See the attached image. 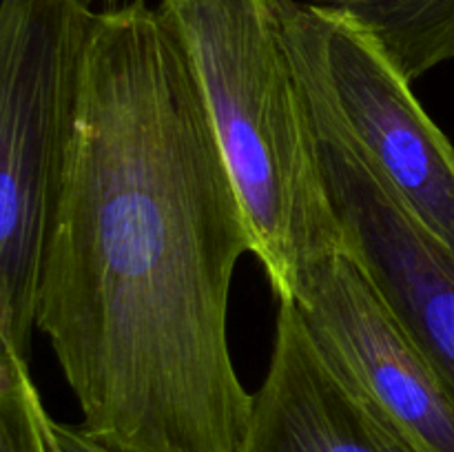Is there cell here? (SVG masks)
<instances>
[{
  "mask_svg": "<svg viewBox=\"0 0 454 452\" xmlns=\"http://www.w3.org/2000/svg\"><path fill=\"white\" fill-rule=\"evenodd\" d=\"M253 253L189 58L146 0L93 13L35 328L114 452H244L229 300Z\"/></svg>",
  "mask_w": 454,
  "mask_h": 452,
  "instance_id": "6da1fadb",
  "label": "cell"
},
{
  "mask_svg": "<svg viewBox=\"0 0 454 452\" xmlns=\"http://www.w3.org/2000/svg\"><path fill=\"white\" fill-rule=\"evenodd\" d=\"M158 9L200 84L253 255L278 301H295L304 270L344 248V235L278 0H160Z\"/></svg>",
  "mask_w": 454,
  "mask_h": 452,
  "instance_id": "7a4b0ae2",
  "label": "cell"
},
{
  "mask_svg": "<svg viewBox=\"0 0 454 452\" xmlns=\"http://www.w3.org/2000/svg\"><path fill=\"white\" fill-rule=\"evenodd\" d=\"M87 0L0 4V346L29 359L74 127Z\"/></svg>",
  "mask_w": 454,
  "mask_h": 452,
  "instance_id": "3957f363",
  "label": "cell"
},
{
  "mask_svg": "<svg viewBox=\"0 0 454 452\" xmlns=\"http://www.w3.org/2000/svg\"><path fill=\"white\" fill-rule=\"evenodd\" d=\"M295 65L408 211L454 251V146L393 62L331 9L278 0Z\"/></svg>",
  "mask_w": 454,
  "mask_h": 452,
  "instance_id": "277c9868",
  "label": "cell"
},
{
  "mask_svg": "<svg viewBox=\"0 0 454 452\" xmlns=\"http://www.w3.org/2000/svg\"><path fill=\"white\" fill-rule=\"evenodd\" d=\"M300 78L344 248L424 350L454 401V251L364 158L317 84L301 71Z\"/></svg>",
  "mask_w": 454,
  "mask_h": 452,
  "instance_id": "5b68a950",
  "label": "cell"
},
{
  "mask_svg": "<svg viewBox=\"0 0 454 452\" xmlns=\"http://www.w3.org/2000/svg\"><path fill=\"white\" fill-rule=\"evenodd\" d=\"M295 304L328 359L421 452H454V401L446 386L346 248L304 270Z\"/></svg>",
  "mask_w": 454,
  "mask_h": 452,
  "instance_id": "8992f818",
  "label": "cell"
},
{
  "mask_svg": "<svg viewBox=\"0 0 454 452\" xmlns=\"http://www.w3.org/2000/svg\"><path fill=\"white\" fill-rule=\"evenodd\" d=\"M244 452H421L341 372L295 301H279L269 370L253 394Z\"/></svg>",
  "mask_w": 454,
  "mask_h": 452,
  "instance_id": "52a82bcc",
  "label": "cell"
},
{
  "mask_svg": "<svg viewBox=\"0 0 454 452\" xmlns=\"http://www.w3.org/2000/svg\"><path fill=\"white\" fill-rule=\"evenodd\" d=\"M362 31L415 82L454 60V0H313Z\"/></svg>",
  "mask_w": 454,
  "mask_h": 452,
  "instance_id": "ba28073f",
  "label": "cell"
},
{
  "mask_svg": "<svg viewBox=\"0 0 454 452\" xmlns=\"http://www.w3.org/2000/svg\"><path fill=\"white\" fill-rule=\"evenodd\" d=\"M49 424L27 359L0 346V452H53Z\"/></svg>",
  "mask_w": 454,
  "mask_h": 452,
  "instance_id": "9c48e42d",
  "label": "cell"
},
{
  "mask_svg": "<svg viewBox=\"0 0 454 452\" xmlns=\"http://www.w3.org/2000/svg\"><path fill=\"white\" fill-rule=\"evenodd\" d=\"M49 434H51L53 452H114L109 448L100 446L91 437L80 430V425H67L60 421L49 424Z\"/></svg>",
  "mask_w": 454,
  "mask_h": 452,
  "instance_id": "30bf717a",
  "label": "cell"
},
{
  "mask_svg": "<svg viewBox=\"0 0 454 452\" xmlns=\"http://www.w3.org/2000/svg\"><path fill=\"white\" fill-rule=\"evenodd\" d=\"M87 3H91V0H87Z\"/></svg>",
  "mask_w": 454,
  "mask_h": 452,
  "instance_id": "8fae6325",
  "label": "cell"
}]
</instances>
